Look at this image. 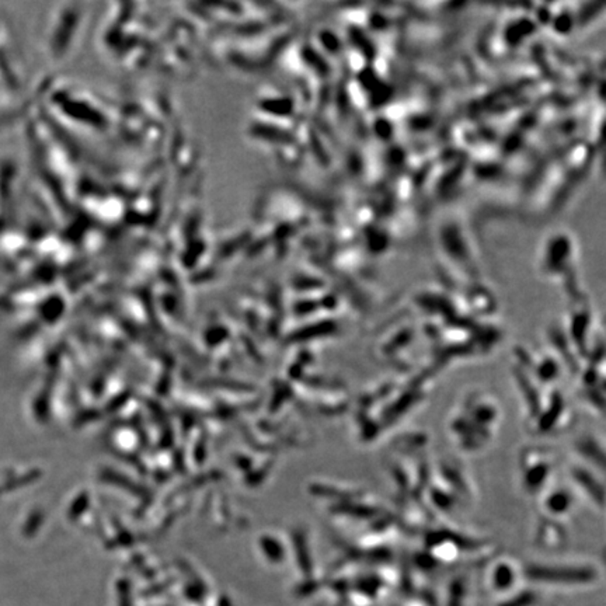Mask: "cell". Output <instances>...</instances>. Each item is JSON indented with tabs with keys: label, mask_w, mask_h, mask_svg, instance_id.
Instances as JSON below:
<instances>
[{
	"label": "cell",
	"mask_w": 606,
	"mask_h": 606,
	"mask_svg": "<svg viewBox=\"0 0 606 606\" xmlns=\"http://www.w3.org/2000/svg\"><path fill=\"white\" fill-rule=\"evenodd\" d=\"M530 576L537 580L550 581H585L593 578V571L574 567H536L530 571Z\"/></svg>",
	"instance_id": "cell-1"
},
{
	"label": "cell",
	"mask_w": 606,
	"mask_h": 606,
	"mask_svg": "<svg viewBox=\"0 0 606 606\" xmlns=\"http://www.w3.org/2000/svg\"><path fill=\"white\" fill-rule=\"evenodd\" d=\"M547 511L553 515H564L571 508V497L566 491H554L544 500Z\"/></svg>",
	"instance_id": "cell-2"
}]
</instances>
